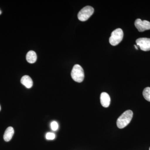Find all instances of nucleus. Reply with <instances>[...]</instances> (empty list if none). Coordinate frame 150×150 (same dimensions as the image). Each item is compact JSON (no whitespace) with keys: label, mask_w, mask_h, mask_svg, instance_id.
<instances>
[{"label":"nucleus","mask_w":150,"mask_h":150,"mask_svg":"<svg viewBox=\"0 0 150 150\" xmlns=\"http://www.w3.org/2000/svg\"><path fill=\"white\" fill-rule=\"evenodd\" d=\"M100 103L103 107L107 108L109 106L110 103V98L108 93L103 92L100 94Z\"/></svg>","instance_id":"7"},{"label":"nucleus","mask_w":150,"mask_h":150,"mask_svg":"<svg viewBox=\"0 0 150 150\" xmlns=\"http://www.w3.org/2000/svg\"><path fill=\"white\" fill-rule=\"evenodd\" d=\"M14 131L13 128L12 127H9L6 129L4 136V139L6 142H9L13 137Z\"/></svg>","instance_id":"9"},{"label":"nucleus","mask_w":150,"mask_h":150,"mask_svg":"<svg viewBox=\"0 0 150 150\" xmlns=\"http://www.w3.org/2000/svg\"><path fill=\"white\" fill-rule=\"evenodd\" d=\"M134 24L139 32H144L145 30H150V22L147 21H142L140 19H137Z\"/></svg>","instance_id":"6"},{"label":"nucleus","mask_w":150,"mask_h":150,"mask_svg":"<svg viewBox=\"0 0 150 150\" xmlns=\"http://www.w3.org/2000/svg\"><path fill=\"white\" fill-rule=\"evenodd\" d=\"M1 105H0V110H1Z\"/></svg>","instance_id":"16"},{"label":"nucleus","mask_w":150,"mask_h":150,"mask_svg":"<svg viewBox=\"0 0 150 150\" xmlns=\"http://www.w3.org/2000/svg\"><path fill=\"white\" fill-rule=\"evenodd\" d=\"M137 46H139L142 51H150V38H141L136 40Z\"/></svg>","instance_id":"5"},{"label":"nucleus","mask_w":150,"mask_h":150,"mask_svg":"<svg viewBox=\"0 0 150 150\" xmlns=\"http://www.w3.org/2000/svg\"><path fill=\"white\" fill-rule=\"evenodd\" d=\"M149 150H150V149H149Z\"/></svg>","instance_id":"17"},{"label":"nucleus","mask_w":150,"mask_h":150,"mask_svg":"<svg viewBox=\"0 0 150 150\" xmlns=\"http://www.w3.org/2000/svg\"><path fill=\"white\" fill-rule=\"evenodd\" d=\"M134 47H135V48H136V49H137V50H138V47L136 45H134Z\"/></svg>","instance_id":"14"},{"label":"nucleus","mask_w":150,"mask_h":150,"mask_svg":"<svg viewBox=\"0 0 150 150\" xmlns=\"http://www.w3.org/2000/svg\"><path fill=\"white\" fill-rule=\"evenodd\" d=\"M51 127L53 131H56L58 130V128H59V125H58V123L57 122L54 121L51 122Z\"/></svg>","instance_id":"13"},{"label":"nucleus","mask_w":150,"mask_h":150,"mask_svg":"<svg viewBox=\"0 0 150 150\" xmlns=\"http://www.w3.org/2000/svg\"><path fill=\"white\" fill-rule=\"evenodd\" d=\"M26 60L28 63L33 64L37 60V55L34 51H30L28 52L26 56Z\"/></svg>","instance_id":"10"},{"label":"nucleus","mask_w":150,"mask_h":150,"mask_svg":"<svg viewBox=\"0 0 150 150\" xmlns=\"http://www.w3.org/2000/svg\"><path fill=\"white\" fill-rule=\"evenodd\" d=\"M143 95L145 99L150 102V87H146L144 88L143 91Z\"/></svg>","instance_id":"11"},{"label":"nucleus","mask_w":150,"mask_h":150,"mask_svg":"<svg viewBox=\"0 0 150 150\" xmlns=\"http://www.w3.org/2000/svg\"><path fill=\"white\" fill-rule=\"evenodd\" d=\"M133 116L132 110H127L123 112L117 119L116 124L118 128L122 129L126 127L131 122Z\"/></svg>","instance_id":"1"},{"label":"nucleus","mask_w":150,"mask_h":150,"mask_svg":"<svg viewBox=\"0 0 150 150\" xmlns=\"http://www.w3.org/2000/svg\"><path fill=\"white\" fill-rule=\"evenodd\" d=\"M21 83L27 88H30L33 85V81L32 79L27 75H25L22 77L21 80Z\"/></svg>","instance_id":"8"},{"label":"nucleus","mask_w":150,"mask_h":150,"mask_svg":"<svg viewBox=\"0 0 150 150\" xmlns=\"http://www.w3.org/2000/svg\"><path fill=\"white\" fill-rule=\"evenodd\" d=\"M94 13V8L91 6H86L83 8L78 14V19L80 21H85L92 15Z\"/></svg>","instance_id":"4"},{"label":"nucleus","mask_w":150,"mask_h":150,"mask_svg":"<svg viewBox=\"0 0 150 150\" xmlns=\"http://www.w3.org/2000/svg\"><path fill=\"white\" fill-rule=\"evenodd\" d=\"M1 13H2L1 11V10H0V15H1Z\"/></svg>","instance_id":"15"},{"label":"nucleus","mask_w":150,"mask_h":150,"mask_svg":"<svg viewBox=\"0 0 150 150\" xmlns=\"http://www.w3.org/2000/svg\"><path fill=\"white\" fill-rule=\"evenodd\" d=\"M123 33L121 28H117L113 30L109 38V43L112 46L118 45L123 40Z\"/></svg>","instance_id":"3"},{"label":"nucleus","mask_w":150,"mask_h":150,"mask_svg":"<svg viewBox=\"0 0 150 150\" xmlns=\"http://www.w3.org/2000/svg\"><path fill=\"white\" fill-rule=\"evenodd\" d=\"M71 76L75 81L82 82L84 79V73L82 67L79 64L74 65L72 70Z\"/></svg>","instance_id":"2"},{"label":"nucleus","mask_w":150,"mask_h":150,"mask_svg":"<svg viewBox=\"0 0 150 150\" xmlns=\"http://www.w3.org/2000/svg\"><path fill=\"white\" fill-rule=\"evenodd\" d=\"M46 139L47 140H52L55 139L56 137V135L54 133H51V132H48L46 134Z\"/></svg>","instance_id":"12"}]
</instances>
